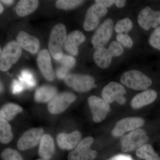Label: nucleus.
<instances>
[{
	"label": "nucleus",
	"instance_id": "obj_1",
	"mask_svg": "<svg viewBox=\"0 0 160 160\" xmlns=\"http://www.w3.org/2000/svg\"><path fill=\"white\" fill-rule=\"evenodd\" d=\"M67 38L66 29L62 23L58 24L52 29L49 41V49L55 59L60 60L63 54V45Z\"/></svg>",
	"mask_w": 160,
	"mask_h": 160
},
{
	"label": "nucleus",
	"instance_id": "obj_2",
	"mask_svg": "<svg viewBox=\"0 0 160 160\" xmlns=\"http://www.w3.org/2000/svg\"><path fill=\"white\" fill-rule=\"evenodd\" d=\"M123 85L136 90H145L151 86L152 81L142 72L132 70L124 72L120 79Z\"/></svg>",
	"mask_w": 160,
	"mask_h": 160
},
{
	"label": "nucleus",
	"instance_id": "obj_3",
	"mask_svg": "<svg viewBox=\"0 0 160 160\" xmlns=\"http://www.w3.org/2000/svg\"><path fill=\"white\" fill-rule=\"evenodd\" d=\"M22 49L17 42H9L1 49L0 69L5 72L9 70L12 66L17 62L22 54Z\"/></svg>",
	"mask_w": 160,
	"mask_h": 160
},
{
	"label": "nucleus",
	"instance_id": "obj_4",
	"mask_svg": "<svg viewBox=\"0 0 160 160\" xmlns=\"http://www.w3.org/2000/svg\"><path fill=\"white\" fill-rule=\"evenodd\" d=\"M149 140L146 131L142 129H137L121 138L122 149L128 152L139 149Z\"/></svg>",
	"mask_w": 160,
	"mask_h": 160
},
{
	"label": "nucleus",
	"instance_id": "obj_5",
	"mask_svg": "<svg viewBox=\"0 0 160 160\" xmlns=\"http://www.w3.org/2000/svg\"><path fill=\"white\" fill-rule=\"evenodd\" d=\"M93 139L91 137L85 138L75 148L69 152L68 160H93L97 156L98 152L90 149Z\"/></svg>",
	"mask_w": 160,
	"mask_h": 160
},
{
	"label": "nucleus",
	"instance_id": "obj_6",
	"mask_svg": "<svg viewBox=\"0 0 160 160\" xmlns=\"http://www.w3.org/2000/svg\"><path fill=\"white\" fill-rule=\"evenodd\" d=\"M64 81L67 86L81 92L89 91L94 86L95 83L94 78L85 74H68Z\"/></svg>",
	"mask_w": 160,
	"mask_h": 160
},
{
	"label": "nucleus",
	"instance_id": "obj_7",
	"mask_svg": "<svg viewBox=\"0 0 160 160\" xmlns=\"http://www.w3.org/2000/svg\"><path fill=\"white\" fill-rule=\"evenodd\" d=\"M126 90L122 85L111 82L104 87L102 94L103 99L107 103H112L114 101L121 105L125 104L126 98L124 96L126 94Z\"/></svg>",
	"mask_w": 160,
	"mask_h": 160
},
{
	"label": "nucleus",
	"instance_id": "obj_8",
	"mask_svg": "<svg viewBox=\"0 0 160 160\" xmlns=\"http://www.w3.org/2000/svg\"><path fill=\"white\" fill-rule=\"evenodd\" d=\"M113 22L111 19L105 20L95 32L91 42L95 49L103 47L110 39L113 32Z\"/></svg>",
	"mask_w": 160,
	"mask_h": 160
},
{
	"label": "nucleus",
	"instance_id": "obj_9",
	"mask_svg": "<svg viewBox=\"0 0 160 160\" xmlns=\"http://www.w3.org/2000/svg\"><path fill=\"white\" fill-rule=\"evenodd\" d=\"M88 103L92 114V119L95 122H100L105 119L110 111L109 103L95 96L89 97Z\"/></svg>",
	"mask_w": 160,
	"mask_h": 160
},
{
	"label": "nucleus",
	"instance_id": "obj_10",
	"mask_svg": "<svg viewBox=\"0 0 160 160\" xmlns=\"http://www.w3.org/2000/svg\"><path fill=\"white\" fill-rule=\"evenodd\" d=\"M42 128H32L23 133L18 141L17 147L21 151L31 149L37 146L43 136Z\"/></svg>",
	"mask_w": 160,
	"mask_h": 160
},
{
	"label": "nucleus",
	"instance_id": "obj_11",
	"mask_svg": "<svg viewBox=\"0 0 160 160\" xmlns=\"http://www.w3.org/2000/svg\"><path fill=\"white\" fill-rule=\"evenodd\" d=\"M76 99V96L71 92H64L57 95L49 102L48 110L52 114H59L66 110Z\"/></svg>",
	"mask_w": 160,
	"mask_h": 160
},
{
	"label": "nucleus",
	"instance_id": "obj_12",
	"mask_svg": "<svg viewBox=\"0 0 160 160\" xmlns=\"http://www.w3.org/2000/svg\"><path fill=\"white\" fill-rule=\"evenodd\" d=\"M107 9L106 7L98 4H93L86 12L83 27L87 31H92L96 28L99 22L100 19L106 14Z\"/></svg>",
	"mask_w": 160,
	"mask_h": 160
},
{
	"label": "nucleus",
	"instance_id": "obj_13",
	"mask_svg": "<svg viewBox=\"0 0 160 160\" xmlns=\"http://www.w3.org/2000/svg\"><path fill=\"white\" fill-rule=\"evenodd\" d=\"M138 22L140 27L145 30L156 28L160 24V11H154L147 6L140 12Z\"/></svg>",
	"mask_w": 160,
	"mask_h": 160
},
{
	"label": "nucleus",
	"instance_id": "obj_14",
	"mask_svg": "<svg viewBox=\"0 0 160 160\" xmlns=\"http://www.w3.org/2000/svg\"><path fill=\"white\" fill-rule=\"evenodd\" d=\"M144 120L140 118H126L117 123L112 133L116 137L121 136L127 132L138 129L144 125Z\"/></svg>",
	"mask_w": 160,
	"mask_h": 160
},
{
	"label": "nucleus",
	"instance_id": "obj_15",
	"mask_svg": "<svg viewBox=\"0 0 160 160\" xmlns=\"http://www.w3.org/2000/svg\"><path fill=\"white\" fill-rule=\"evenodd\" d=\"M37 62L40 71L46 79L49 81L54 79V73L52 66L51 57L47 49H42L39 52Z\"/></svg>",
	"mask_w": 160,
	"mask_h": 160
},
{
	"label": "nucleus",
	"instance_id": "obj_16",
	"mask_svg": "<svg viewBox=\"0 0 160 160\" xmlns=\"http://www.w3.org/2000/svg\"><path fill=\"white\" fill-rule=\"evenodd\" d=\"M17 42L21 47L32 54H36L40 48V42L36 37L25 31H21L17 37Z\"/></svg>",
	"mask_w": 160,
	"mask_h": 160
},
{
	"label": "nucleus",
	"instance_id": "obj_17",
	"mask_svg": "<svg viewBox=\"0 0 160 160\" xmlns=\"http://www.w3.org/2000/svg\"><path fill=\"white\" fill-rule=\"evenodd\" d=\"M82 138V134L80 132L75 131L71 133H61L58 135V145L62 149L71 150L74 149L79 143Z\"/></svg>",
	"mask_w": 160,
	"mask_h": 160
},
{
	"label": "nucleus",
	"instance_id": "obj_18",
	"mask_svg": "<svg viewBox=\"0 0 160 160\" xmlns=\"http://www.w3.org/2000/svg\"><path fill=\"white\" fill-rule=\"evenodd\" d=\"M86 37L82 32L78 30L72 32L66 38L64 47L65 50L72 55L76 56L78 53V47L85 42Z\"/></svg>",
	"mask_w": 160,
	"mask_h": 160
},
{
	"label": "nucleus",
	"instance_id": "obj_19",
	"mask_svg": "<svg viewBox=\"0 0 160 160\" xmlns=\"http://www.w3.org/2000/svg\"><path fill=\"white\" fill-rule=\"evenodd\" d=\"M157 93L152 89L138 94L132 100L131 105L133 109H139L151 104L156 99Z\"/></svg>",
	"mask_w": 160,
	"mask_h": 160
},
{
	"label": "nucleus",
	"instance_id": "obj_20",
	"mask_svg": "<svg viewBox=\"0 0 160 160\" xmlns=\"http://www.w3.org/2000/svg\"><path fill=\"white\" fill-rule=\"evenodd\" d=\"M55 152L54 141L49 134L43 135L40 141L38 153L43 159L49 160Z\"/></svg>",
	"mask_w": 160,
	"mask_h": 160
},
{
	"label": "nucleus",
	"instance_id": "obj_21",
	"mask_svg": "<svg viewBox=\"0 0 160 160\" xmlns=\"http://www.w3.org/2000/svg\"><path fill=\"white\" fill-rule=\"evenodd\" d=\"M55 87L45 85L39 87L35 92L34 98L38 102L45 103L51 101L57 95Z\"/></svg>",
	"mask_w": 160,
	"mask_h": 160
},
{
	"label": "nucleus",
	"instance_id": "obj_22",
	"mask_svg": "<svg viewBox=\"0 0 160 160\" xmlns=\"http://www.w3.org/2000/svg\"><path fill=\"white\" fill-rule=\"evenodd\" d=\"M93 57L97 65L102 69H106L110 66L112 58L108 49L104 47L96 49Z\"/></svg>",
	"mask_w": 160,
	"mask_h": 160
},
{
	"label": "nucleus",
	"instance_id": "obj_23",
	"mask_svg": "<svg viewBox=\"0 0 160 160\" xmlns=\"http://www.w3.org/2000/svg\"><path fill=\"white\" fill-rule=\"evenodd\" d=\"M38 3V1L35 0H21L16 7L17 13L20 17L28 15L36 9Z\"/></svg>",
	"mask_w": 160,
	"mask_h": 160
},
{
	"label": "nucleus",
	"instance_id": "obj_24",
	"mask_svg": "<svg viewBox=\"0 0 160 160\" xmlns=\"http://www.w3.org/2000/svg\"><path fill=\"white\" fill-rule=\"evenodd\" d=\"M23 109L17 104L14 103H8L2 107L0 111V117L5 121H11L16 115L21 113Z\"/></svg>",
	"mask_w": 160,
	"mask_h": 160
},
{
	"label": "nucleus",
	"instance_id": "obj_25",
	"mask_svg": "<svg viewBox=\"0 0 160 160\" xmlns=\"http://www.w3.org/2000/svg\"><path fill=\"white\" fill-rule=\"evenodd\" d=\"M136 155L140 158L146 160H160V157L149 144H145L138 149Z\"/></svg>",
	"mask_w": 160,
	"mask_h": 160
},
{
	"label": "nucleus",
	"instance_id": "obj_26",
	"mask_svg": "<svg viewBox=\"0 0 160 160\" xmlns=\"http://www.w3.org/2000/svg\"><path fill=\"white\" fill-rule=\"evenodd\" d=\"M0 141L3 144H7L13 138L11 126L7 121L0 119Z\"/></svg>",
	"mask_w": 160,
	"mask_h": 160
},
{
	"label": "nucleus",
	"instance_id": "obj_27",
	"mask_svg": "<svg viewBox=\"0 0 160 160\" xmlns=\"http://www.w3.org/2000/svg\"><path fill=\"white\" fill-rule=\"evenodd\" d=\"M19 81L22 83L25 87L28 89H31L36 85V81L33 74L27 69L22 71L19 77Z\"/></svg>",
	"mask_w": 160,
	"mask_h": 160
},
{
	"label": "nucleus",
	"instance_id": "obj_28",
	"mask_svg": "<svg viewBox=\"0 0 160 160\" xmlns=\"http://www.w3.org/2000/svg\"><path fill=\"white\" fill-rule=\"evenodd\" d=\"M133 27V24L130 19L125 18L118 21L114 27L115 31L118 33L123 32L127 33L131 30Z\"/></svg>",
	"mask_w": 160,
	"mask_h": 160
},
{
	"label": "nucleus",
	"instance_id": "obj_29",
	"mask_svg": "<svg viewBox=\"0 0 160 160\" xmlns=\"http://www.w3.org/2000/svg\"><path fill=\"white\" fill-rule=\"evenodd\" d=\"M83 2L78 0H59L56 2V6L58 9L68 10L78 7Z\"/></svg>",
	"mask_w": 160,
	"mask_h": 160
},
{
	"label": "nucleus",
	"instance_id": "obj_30",
	"mask_svg": "<svg viewBox=\"0 0 160 160\" xmlns=\"http://www.w3.org/2000/svg\"><path fill=\"white\" fill-rule=\"evenodd\" d=\"M1 157L3 160H23L18 152L9 148L3 150L1 154Z\"/></svg>",
	"mask_w": 160,
	"mask_h": 160
},
{
	"label": "nucleus",
	"instance_id": "obj_31",
	"mask_svg": "<svg viewBox=\"0 0 160 160\" xmlns=\"http://www.w3.org/2000/svg\"><path fill=\"white\" fill-rule=\"evenodd\" d=\"M108 49L112 57L120 56L124 52V48L118 41L112 42Z\"/></svg>",
	"mask_w": 160,
	"mask_h": 160
},
{
	"label": "nucleus",
	"instance_id": "obj_32",
	"mask_svg": "<svg viewBox=\"0 0 160 160\" xmlns=\"http://www.w3.org/2000/svg\"><path fill=\"white\" fill-rule=\"evenodd\" d=\"M149 42L155 49L160 50V26L152 33L149 38Z\"/></svg>",
	"mask_w": 160,
	"mask_h": 160
},
{
	"label": "nucleus",
	"instance_id": "obj_33",
	"mask_svg": "<svg viewBox=\"0 0 160 160\" xmlns=\"http://www.w3.org/2000/svg\"><path fill=\"white\" fill-rule=\"evenodd\" d=\"M116 38L119 43L126 48H131L133 46V41L128 34L119 33Z\"/></svg>",
	"mask_w": 160,
	"mask_h": 160
},
{
	"label": "nucleus",
	"instance_id": "obj_34",
	"mask_svg": "<svg viewBox=\"0 0 160 160\" xmlns=\"http://www.w3.org/2000/svg\"><path fill=\"white\" fill-rule=\"evenodd\" d=\"M58 62L61 63L62 66L70 69L72 68L75 65L76 60L71 56L63 55L62 58Z\"/></svg>",
	"mask_w": 160,
	"mask_h": 160
},
{
	"label": "nucleus",
	"instance_id": "obj_35",
	"mask_svg": "<svg viewBox=\"0 0 160 160\" xmlns=\"http://www.w3.org/2000/svg\"><path fill=\"white\" fill-rule=\"evenodd\" d=\"M25 88L24 85L20 81L13 80L12 85V91L13 94H17L21 93L24 90Z\"/></svg>",
	"mask_w": 160,
	"mask_h": 160
},
{
	"label": "nucleus",
	"instance_id": "obj_36",
	"mask_svg": "<svg viewBox=\"0 0 160 160\" xmlns=\"http://www.w3.org/2000/svg\"><path fill=\"white\" fill-rule=\"evenodd\" d=\"M69 69L64 66L59 67L57 69L56 75L57 77L60 79H65L68 75Z\"/></svg>",
	"mask_w": 160,
	"mask_h": 160
},
{
	"label": "nucleus",
	"instance_id": "obj_37",
	"mask_svg": "<svg viewBox=\"0 0 160 160\" xmlns=\"http://www.w3.org/2000/svg\"><path fill=\"white\" fill-rule=\"evenodd\" d=\"M115 0H96L95 1L96 4L102 6L106 8L110 7L115 3Z\"/></svg>",
	"mask_w": 160,
	"mask_h": 160
},
{
	"label": "nucleus",
	"instance_id": "obj_38",
	"mask_svg": "<svg viewBox=\"0 0 160 160\" xmlns=\"http://www.w3.org/2000/svg\"><path fill=\"white\" fill-rule=\"evenodd\" d=\"M107 160H132L131 157L127 155L120 154L115 156Z\"/></svg>",
	"mask_w": 160,
	"mask_h": 160
},
{
	"label": "nucleus",
	"instance_id": "obj_39",
	"mask_svg": "<svg viewBox=\"0 0 160 160\" xmlns=\"http://www.w3.org/2000/svg\"><path fill=\"white\" fill-rule=\"evenodd\" d=\"M126 4V1L125 0H115V4L117 7L119 8H123Z\"/></svg>",
	"mask_w": 160,
	"mask_h": 160
},
{
	"label": "nucleus",
	"instance_id": "obj_40",
	"mask_svg": "<svg viewBox=\"0 0 160 160\" xmlns=\"http://www.w3.org/2000/svg\"><path fill=\"white\" fill-rule=\"evenodd\" d=\"M1 2L7 5H11L13 3L14 1H10V0H5V1H1Z\"/></svg>",
	"mask_w": 160,
	"mask_h": 160
},
{
	"label": "nucleus",
	"instance_id": "obj_41",
	"mask_svg": "<svg viewBox=\"0 0 160 160\" xmlns=\"http://www.w3.org/2000/svg\"><path fill=\"white\" fill-rule=\"evenodd\" d=\"M0 8H1V9H0V12H1V13H2V12H3V7L2 6V3H1V4H0Z\"/></svg>",
	"mask_w": 160,
	"mask_h": 160
},
{
	"label": "nucleus",
	"instance_id": "obj_42",
	"mask_svg": "<svg viewBox=\"0 0 160 160\" xmlns=\"http://www.w3.org/2000/svg\"><path fill=\"white\" fill-rule=\"evenodd\" d=\"M3 91V86L2 85V83H1V91L2 92V91Z\"/></svg>",
	"mask_w": 160,
	"mask_h": 160
},
{
	"label": "nucleus",
	"instance_id": "obj_43",
	"mask_svg": "<svg viewBox=\"0 0 160 160\" xmlns=\"http://www.w3.org/2000/svg\"><path fill=\"white\" fill-rule=\"evenodd\" d=\"M37 160H45V159H38Z\"/></svg>",
	"mask_w": 160,
	"mask_h": 160
}]
</instances>
